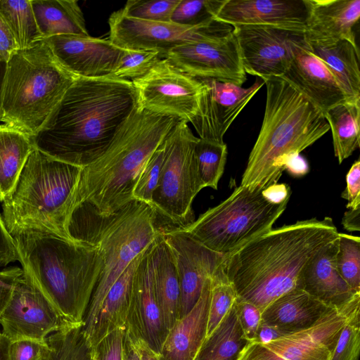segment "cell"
I'll return each instance as SVG.
<instances>
[{
	"mask_svg": "<svg viewBox=\"0 0 360 360\" xmlns=\"http://www.w3.org/2000/svg\"><path fill=\"white\" fill-rule=\"evenodd\" d=\"M360 310V293L333 308L312 326L266 344L248 342L237 360H330L341 330Z\"/></svg>",
	"mask_w": 360,
	"mask_h": 360,
	"instance_id": "obj_12",
	"label": "cell"
},
{
	"mask_svg": "<svg viewBox=\"0 0 360 360\" xmlns=\"http://www.w3.org/2000/svg\"><path fill=\"white\" fill-rule=\"evenodd\" d=\"M18 50L19 48L13 32L0 15V59L7 63Z\"/></svg>",
	"mask_w": 360,
	"mask_h": 360,
	"instance_id": "obj_49",
	"label": "cell"
},
{
	"mask_svg": "<svg viewBox=\"0 0 360 360\" xmlns=\"http://www.w3.org/2000/svg\"><path fill=\"white\" fill-rule=\"evenodd\" d=\"M344 229L349 231H360V208L348 209L342 219Z\"/></svg>",
	"mask_w": 360,
	"mask_h": 360,
	"instance_id": "obj_54",
	"label": "cell"
},
{
	"mask_svg": "<svg viewBox=\"0 0 360 360\" xmlns=\"http://www.w3.org/2000/svg\"><path fill=\"white\" fill-rule=\"evenodd\" d=\"M47 348L46 342L30 340L8 342L6 360H43Z\"/></svg>",
	"mask_w": 360,
	"mask_h": 360,
	"instance_id": "obj_45",
	"label": "cell"
},
{
	"mask_svg": "<svg viewBox=\"0 0 360 360\" xmlns=\"http://www.w3.org/2000/svg\"><path fill=\"white\" fill-rule=\"evenodd\" d=\"M338 236L321 248L302 270L296 284L330 308H338L356 294L338 271L335 257Z\"/></svg>",
	"mask_w": 360,
	"mask_h": 360,
	"instance_id": "obj_23",
	"label": "cell"
},
{
	"mask_svg": "<svg viewBox=\"0 0 360 360\" xmlns=\"http://www.w3.org/2000/svg\"><path fill=\"white\" fill-rule=\"evenodd\" d=\"M288 202H274L266 188L240 185L193 223L177 229L208 249L228 255L271 230Z\"/></svg>",
	"mask_w": 360,
	"mask_h": 360,
	"instance_id": "obj_8",
	"label": "cell"
},
{
	"mask_svg": "<svg viewBox=\"0 0 360 360\" xmlns=\"http://www.w3.org/2000/svg\"><path fill=\"white\" fill-rule=\"evenodd\" d=\"M160 59L156 51L124 50L118 67L110 77L132 82L147 74Z\"/></svg>",
	"mask_w": 360,
	"mask_h": 360,
	"instance_id": "obj_42",
	"label": "cell"
},
{
	"mask_svg": "<svg viewBox=\"0 0 360 360\" xmlns=\"http://www.w3.org/2000/svg\"><path fill=\"white\" fill-rule=\"evenodd\" d=\"M6 64L7 63L0 59V122H1L2 119L3 88L6 70Z\"/></svg>",
	"mask_w": 360,
	"mask_h": 360,
	"instance_id": "obj_56",
	"label": "cell"
},
{
	"mask_svg": "<svg viewBox=\"0 0 360 360\" xmlns=\"http://www.w3.org/2000/svg\"><path fill=\"white\" fill-rule=\"evenodd\" d=\"M153 279L155 290L167 331L179 319L181 290L177 271L162 230L153 243Z\"/></svg>",
	"mask_w": 360,
	"mask_h": 360,
	"instance_id": "obj_29",
	"label": "cell"
},
{
	"mask_svg": "<svg viewBox=\"0 0 360 360\" xmlns=\"http://www.w3.org/2000/svg\"><path fill=\"white\" fill-rule=\"evenodd\" d=\"M132 83L141 109L187 123L198 112L201 82L181 72L165 58Z\"/></svg>",
	"mask_w": 360,
	"mask_h": 360,
	"instance_id": "obj_13",
	"label": "cell"
},
{
	"mask_svg": "<svg viewBox=\"0 0 360 360\" xmlns=\"http://www.w3.org/2000/svg\"><path fill=\"white\" fill-rule=\"evenodd\" d=\"M101 219L104 223L96 234L86 240L97 245L103 266L82 321L86 339L112 285L161 232L151 207L135 200L115 214Z\"/></svg>",
	"mask_w": 360,
	"mask_h": 360,
	"instance_id": "obj_9",
	"label": "cell"
},
{
	"mask_svg": "<svg viewBox=\"0 0 360 360\" xmlns=\"http://www.w3.org/2000/svg\"><path fill=\"white\" fill-rule=\"evenodd\" d=\"M0 15L13 32L19 49H28L44 40L31 0H0Z\"/></svg>",
	"mask_w": 360,
	"mask_h": 360,
	"instance_id": "obj_34",
	"label": "cell"
},
{
	"mask_svg": "<svg viewBox=\"0 0 360 360\" xmlns=\"http://www.w3.org/2000/svg\"><path fill=\"white\" fill-rule=\"evenodd\" d=\"M309 51L333 74L347 101H360L359 53L358 46L346 39L320 38L305 32Z\"/></svg>",
	"mask_w": 360,
	"mask_h": 360,
	"instance_id": "obj_25",
	"label": "cell"
},
{
	"mask_svg": "<svg viewBox=\"0 0 360 360\" xmlns=\"http://www.w3.org/2000/svg\"><path fill=\"white\" fill-rule=\"evenodd\" d=\"M224 261L211 278V297L206 337L219 325L237 298L235 290L225 273Z\"/></svg>",
	"mask_w": 360,
	"mask_h": 360,
	"instance_id": "obj_37",
	"label": "cell"
},
{
	"mask_svg": "<svg viewBox=\"0 0 360 360\" xmlns=\"http://www.w3.org/2000/svg\"><path fill=\"white\" fill-rule=\"evenodd\" d=\"M177 121L137 106L105 151L82 167L68 219L90 212L107 218L134 200L141 171Z\"/></svg>",
	"mask_w": 360,
	"mask_h": 360,
	"instance_id": "obj_3",
	"label": "cell"
},
{
	"mask_svg": "<svg viewBox=\"0 0 360 360\" xmlns=\"http://www.w3.org/2000/svg\"><path fill=\"white\" fill-rule=\"evenodd\" d=\"M109 40L124 50L156 51L161 58L174 46L200 38L207 23L190 27L148 21L124 15L121 9L113 12L108 20Z\"/></svg>",
	"mask_w": 360,
	"mask_h": 360,
	"instance_id": "obj_18",
	"label": "cell"
},
{
	"mask_svg": "<svg viewBox=\"0 0 360 360\" xmlns=\"http://www.w3.org/2000/svg\"><path fill=\"white\" fill-rule=\"evenodd\" d=\"M180 0H129L121 9L129 18L170 22L172 13Z\"/></svg>",
	"mask_w": 360,
	"mask_h": 360,
	"instance_id": "obj_41",
	"label": "cell"
},
{
	"mask_svg": "<svg viewBox=\"0 0 360 360\" xmlns=\"http://www.w3.org/2000/svg\"><path fill=\"white\" fill-rule=\"evenodd\" d=\"M153 243L143 252L136 270L126 328L159 355L167 331L153 283Z\"/></svg>",
	"mask_w": 360,
	"mask_h": 360,
	"instance_id": "obj_20",
	"label": "cell"
},
{
	"mask_svg": "<svg viewBox=\"0 0 360 360\" xmlns=\"http://www.w3.org/2000/svg\"><path fill=\"white\" fill-rule=\"evenodd\" d=\"M143 252L129 265L105 297L91 332L86 339L93 348L111 331L126 327L134 276Z\"/></svg>",
	"mask_w": 360,
	"mask_h": 360,
	"instance_id": "obj_28",
	"label": "cell"
},
{
	"mask_svg": "<svg viewBox=\"0 0 360 360\" xmlns=\"http://www.w3.org/2000/svg\"><path fill=\"white\" fill-rule=\"evenodd\" d=\"M68 323L24 274L11 291L0 316L1 339L46 342L51 333Z\"/></svg>",
	"mask_w": 360,
	"mask_h": 360,
	"instance_id": "obj_15",
	"label": "cell"
},
{
	"mask_svg": "<svg viewBox=\"0 0 360 360\" xmlns=\"http://www.w3.org/2000/svg\"><path fill=\"white\" fill-rule=\"evenodd\" d=\"M233 30L214 19L202 37L174 46L163 58L191 77L241 86L247 77Z\"/></svg>",
	"mask_w": 360,
	"mask_h": 360,
	"instance_id": "obj_11",
	"label": "cell"
},
{
	"mask_svg": "<svg viewBox=\"0 0 360 360\" xmlns=\"http://www.w3.org/2000/svg\"><path fill=\"white\" fill-rule=\"evenodd\" d=\"M162 235L171 252L179 276V319L196 304L206 281L212 277L225 255L208 249L177 228L163 229Z\"/></svg>",
	"mask_w": 360,
	"mask_h": 360,
	"instance_id": "obj_17",
	"label": "cell"
},
{
	"mask_svg": "<svg viewBox=\"0 0 360 360\" xmlns=\"http://www.w3.org/2000/svg\"><path fill=\"white\" fill-rule=\"evenodd\" d=\"M11 291L12 290L0 288V316L9 301Z\"/></svg>",
	"mask_w": 360,
	"mask_h": 360,
	"instance_id": "obj_57",
	"label": "cell"
},
{
	"mask_svg": "<svg viewBox=\"0 0 360 360\" xmlns=\"http://www.w3.org/2000/svg\"><path fill=\"white\" fill-rule=\"evenodd\" d=\"M331 309L295 288L269 305L262 313V321L289 334L312 326Z\"/></svg>",
	"mask_w": 360,
	"mask_h": 360,
	"instance_id": "obj_26",
	"label": "cell"
},
{
	"mask_svg": "<svg viewBox=\"0 0 360 360\" xmlns=\"http://www.w3.org/2000/svg\"><path fill=\"white\" fill-rule=\"evenodd\" d=\"M338 233L331 218H311L272 229L225 255L224 271L237 299L255 305L262 313L296 288L308 262Z\"/></svg>",
	"mask_w": 360,
	"mask_h": 360,
	"instance_id": "obj_2",
	"label": "cell"
},
{
	"mask_svg": "<svg viewBox=\"0 0 360 360\" xmlns=\"http://www.w3.org/2000/svg\"><path fill=\"white\" fill-rule=\"evenodd\" d=\"M125 328H117L98 342L93 348L94 360H122Z\"/></svg>",
	"mask_w": 360,
	"mask_h": 360,
	"instance_id": "obj_44",
	"label": "cell"
},
{
	"mask_svg": "<svg viewBox=\"0 0 360 360\" xmlns=\"http://www.w3.org/2000/svg\"><path fill=\"white\" fill-rule=\"evenodd\" d=\"M134 338L136 341L142 360H161L159 355L149 348L143 341L136 339L134 337Z\"/></svg>",
	"mask_w": 360,
	"mask_h": 360,
	"instance_id": "obj_55",
	"label": "cell"
},
{
	"mask_svg": "<svg viewBox=\"0 0 360 360\" xmlns=\"http://www.w3.org/2000/svg\"><path fill=\"white\" fill-rule=\"evenodd\" d=\"M18 260L14 239L0 214V267L6 266L11 262Z\"/></svg>",
	"mask_w": 360,
	"mask_h": 360,
	"instance_id": "obj_48",
	"label": "cell"
},
{
	"mask_svg": "<svg viewBox=\"0 0 360 360\" xmlns=\"http://www.w3.org/2000/svg\"><path fill=\"white\" fill-rule=\"evenodd\" d=\"M338 273L356 292H360V238L338 233V248L335 257Z\"/></svg>",
	"mask_w": 360,
	"mask_h": 360,
	"instance_id": "obj_38",
	"label": "cell"
},
{
	"mask_svg": "<svg viewBox=\"0 0 360 360\" xmlns=\"http://www.w3.org/2000/svg\"><path fill=\"white\" fill-rule=\"evenodd\" d=\"M281 78L323 113L347 101L333 74L309 51L308 44L295 49L290 64Z\"/></svg>",
	"mask_w": 360,
	"mask_h": 360,
	"instance_id": "obj_22",
	"label": "cell"
},
{
	"mask_svg": "<svg viewBox=\"0 0 360 360\" xmlns=\"http://www.w3.org/2000/svg\"><path fill=\"white\" fill-rule=\"evenodd\" d=\"M248 342L235 302L219 325L205 338L193 360H237Z\"/></svg>",
	"mask_w": 360,
	"mask_h": 360,
	"instance_id": "obj_32",
	"label": "cell"
},
{
	"mask_svg": "<svg viewBox=\"0 0 360 360\" xmlns=\"http://www.w3.org/2000/svg\"><path fill=\"white\" fill-rule=\"evenodd\" d=\"M238 321L245 338L252 341L262 321V312L254 304L236 298Z\"/></svg>",
	"mask_w": 360,
	"mask_h": 360,
	"instance_id": "obj_46",
	"label": "cell"
},
{
	"mask_svg": "<svg viewBox=\"0 0 360 360\" xmlns=\"http://www.w3.org/2000/svg\"><path fill=\"white\" fill-rule=\"evenodd\" d=\"M305 32L313 37L346 39L356 45L354 27L360 18V0H309Z\"/></svg>",
	"mask_w": 360,
	"mask_h": 360,
	"instance_id": "obj_27",
	"label": "cell"
},
{
	"mask_svg": "<svg viewBox=\"0 0 360 360\" xmlns=\"http://www.w3.org/2000/svg\"><path fill=\"white\" fill-rule=\"evenodd\" d=\"M43 360H92L93 347L84 335L82 324H67L46 338Z\"/></svg>",
	"mask_w": 360,
	"mask_h": 360,
	"instance_id": "obj_35",
	"label": "cell"
},
{
	"mask_svg": "<svg viewBox=\"0 0 360 360\" xmlns=\"http://www.w3.org/2000/svg\"><path fill=\"white\" fill-rule=\"evenodd\" d=\"M291 176L300 177L307 174L309 171V167L306 159L300 154H295L291 156L284 166Z\"/></svg>",
	"mask_w": 360,
	"mask_h": 360,
	"instance_id": "obj_51",
	"label": "cell"
},
{
	"mask_svg": "<svg viewBox=\"0 0 360 360\" xmlns=\"http://www.w3.org/2000/svg\"><path fill=\"white\" fill-rule=\"evenodd\" d=\"M31 4L44 39L62 34L89 36L77 1L31 0Z\"/></svg>",
	"mask_w": 360,
	"mask_h": 360,
	"instance_id": "obj_30",
	"label": "cell"
},
{
	"mask_svg": "<svg viewBox=\"0 0 360 360\" xmlns=\"http://www.w3.org/2000/svg\"><path fill=\"white\" fill-rule=\"evenodd\" d=\"M34 148L30 136L7 124L0 125V202L13 189Z\"/></svg>",
	"mask_w": 360,
	"mask_h": 360,
	"instance_id": "obj_31",
	"label": "cell"
},
{
	"mask_svg": "<svg viewBox=\"0 0 360 360\" xmlns=\"http://www.w3.org/2000/svg\"><path fill=\"white\" fill-rule=\"evenodd\" d=\"M309 0H223L214 20L229 25H272L307 30Z\"/></svg>",
	"mask_w": 360,
	"mask_h": 360,
	"instance_id": "obj_21",
	"label": "cell"
},
{
	"mask_svg": "<svg viewBox=\"0 0 360 360\" xmlns=\"http://www.w3.org/2000/svg\"><path fill=\"white\" fill-rule=\"evenodd\" d=\"M347 186L342 198L347 201V209L360 208V161L356 160L346 176Z\"/></svg>",
	"mask_w": 360,
	"mask_h": 360,
	"instance_id": "obj_47",
	"label": "cell"
},
{
	"mask_svg": "<svg viewBox=\"0 0 360 360\" xmlns=\"http://www.w3.org/2000/svg\"><path fill=\"white\" fill-rule=\"evenodd\" d=\"M360 310L345 324L330 360H359Z\"/></svg>",
	"mask_w": 360,
	"mask_h": 360,
	"instance_id": "obj_43",
	"label": "cell"
},
{
	"mask_svg": "<svg viewBox=\"0 0 360 360\" xmlns=\"http://www.w3.org/2000/svg\"><path fill=\"white\" fill-rule=\"evenodd\" d=\"M44 40L60 65L80 77H110L124 52L109 39L90 36L62 34Z\"/></svg>",
	"mask_w": 360,
	"mask_h": 360,
	"instance_id": "obj_19",
	"label": "cell"
},
{
	"mask_svg": "<svg viewBox=\"0 0 360 360\" xmlns=\"http://www.w3.org/2000/svg\"><path fill=\"white\" fill-rule=\"evenodd\" d=\"M164 151L162 142L143 166L134 188L132 193L134 200L150 205L153 194L161 173Z\"/></svg>",
	"mask_w": 360,
	"mask_h": 360,
	"instance_id": "obj_40",
	"label": "cell"
},
{
	"mask_svg": "<svg viewBox=\"0 0 360 360\" xmlns=\"http://www.w3.org/2000/svg\"><path fill=\"white\" fill-rule=\"evenodd\" d=\"M332 131L334 153L339 163L359 148L360 101H345L324 113Z\"/></svg>",
	"mask_w": 360,
	"mask_h": 360,
	"instance_id": "obj_33",
	"label": "cell"
},
{
	"mask_svg": "<svg viewBox=\"0 0 360 360\" xmlns=\"http://www.w3.org/2000/svg\"><path fill=\"white\" fill-rule=\"evenodd\" d=\"M245 73L262 79L281 77L297 47L307 44L305 31L272 25H233Z\"/></svg>",
	"mask_w": 360,
	"mask_h": 360,
	"instance_id": "obj_14",
	"label": "cell"
},
{
	"mask_svg": "<svg viewBox=\"0 0 360 360\" xmlns=\"http://www.w3.org/2000/svg\"><path fill=\"white\" fill-rule=\"evenodd\" d=\"M24 271L18 266L4 269L0 271V288L12 290L23 276Z\"/></svg>",
	"mask_w": 360,
	"mask_h": 360,
	"instance_id": "obj_52",
	"label": "cell"
},
{
	"mask_svg": "<svg viewBox=\"0 0 360 360\" xmlns=\"http://www.w3.org/2000/svg\"><path fill=\"white\" fill-rule=\"evenodd\" d=\"M223 0H180L174 8L171 22L197 27L214 20Z\"/></svg>",
	"mask_w": 360,
	"mask_h": 360,
	"instance_id": "obj_39",
	"label": "cell"
},
{
	"mask_svg": "<svg viewBox=\"0 0 360 360\" xmlns=\"http://www.w3.org/2000/svg\"><path fill=\"white\" fill-rule=\"evenodd\" d=\"M138 106L132 82L77 77L40 130L34 148L84 167L108 148Z\"/></svg>",
	"mask_w": 360,
	"mask_h": 360,
	"instance_id": "obj_1",
	"label": "cell"
},
{
	"mask_svg": "<svg viewBox=\"0 0 360 360\" xmlns=\"http://www.w3.org/2000/svg\"><path fill=\"white\" fill-rule=\"evenodd\" d=\"M1 333H0V342H1Z\"/></svg>",
	"mask_w": 360,
	"mask_h": 360,
	"instance_id": "obj_58",
	"label": "cell"
},
{
	"mask_svg": "<svg viewBox=\"0 0 360 360\" xmlns=\"http://www.w3.org/2000/svg\"><path fill=\"white\" fill-rule=\"evenodd\" d=\"M198 79L202 84L201 94L198 112L191 123L199 139L223 143L227 129L264 81L257 77L252 86L243 88L213 79Z\"/></svg>",
	"mask_w": 360,
	"mask_h": 360,
	"instance_id": "obj_16",
	"label": "cell"
},
{
	"mask_svg": "<svg viewBox=\"0 0 360 360\" xmlns=\"http://www.w3.org/2000/svg\"><path fill=\"white\" fill-rule=\"evenodd\" d=\"M285 335L278 328L261 321L254 339L250 342L266 344Z\"/></svg>",
	"mask_w": 360,
	"mask_h": 360,
	"instance_id": "obj_50",
	"label": "cell"
},
{
	"mask_svg": "<svg viewBox=\"0 0 360 360\" xmlns=\"http://www.w3.org/2000/svg\"><path fill=\"white\" fill-rule=\"evenodd\" d=\"M198 139L186 121L178 120L163 141V164L150 205L162 230L182 228L195 220L192 204L204 188L195 156Z\"/></svg>",
	"mask_w": 360,
	"mask_h": 360,
	"instance_id": "obj_10",
	"label": "cell"
},
{
	"mask_svg": "<svg viewBox=\"0 0 360 360\" xmlns=\"http://www.w3.org/2000/svg\"><path fill=\"white\" fill-rule=\"evenodd\" d=\"M92 360H94V356H93V359H92Z\"/></svg>",
	"mask_w": 360,
	"mask_h": 360,
	"instance_id": "obj_59",
	"label": "cell"
},
{
	"mask_svg": "<svg viewBox=\"0 0 360 360\" xmlns=\"http://www.w3.org/2000/svg\"><path fill=\"white\" fill-rule=\"evenodd\" d=\"M195 156L203 188L217 190L226 162V144L199 139L195 146Z\"/></svg>",
	"mask_w": 360,
	"mask_h": 360,
	"instance_id": "obj_36",
	"label": "cell"
},
{
	"mask_svg": "<svg viewBox=\"0 0 360 360\" xmlns=\"http://www.w3.org/2000/svg\"><path fill=\"white\" fill-rule=\"evenodd\" d=\"M263 80L266 88L264 118L240 182L250 188L278 183L288 159L330 129L323 113L283 78Z\"/></svg>",
	"mask_w": 360,
	"mask_h": 360,
	"instance_id": "obj_5",
	"label": "cell"
},
{
	"mask_svg": "<svg viewBox=\"0 0 360 360\" xmlns=\"http://www.w3.org/2000/svg\"><path fill=\"white\" fill-rule=\"evenodd\" d=\"M122 360H142L136 341L127 328L124 334Z\"/></svg>",
	"mask_w": 360,
	"mask_h": 360,
	"instance_id": "obj_53",
	"label": "cell"
},
{
	"mask_svg": "<svg viewBox=\"0 0 360 360\" xmlns=\"http://www.w3.org/2000/svg\"><path fill=\"white\" fill-rule=\"evenodd\" d=\"M82 169L34 148L2 202L1 216L10 233L34 230L72 240L66 222Z\"/></svg>",
	"mask_w": 360,
	"mask_h": 360,
	"instance_id": "obj_6",
	"label": "cell"
},
{
	"mask_svg": "<svg viewBox=\"0 0 360 360\" xmlns=\"http://www.w3.org/2000/svg\"><path fill=\"white\" fill-rule=\"evenodd\" d=\"M211 297V278L191 310L169 330L159 356L161 360H193L206 338Z\"/></svg>",
	"mask_w": 360,
	"mask_h": 360,
	"instance_id": "obj_24",
	"label": "cell"
},
{
	"mask_svg": "<svg viewBox=\"0 0 360 360\" xmlns=\"http://www.w3.org/2000/svg\"><path fill=\"white\" fill-rule=\"evenodd\" d=\"M11 234L24 274L65 322L82 324L103 266L97 245L34 230Z\"/></svg>",
	"mask_w": 360,
	"mask_h": 360,
	"instance_id": "obj_4",
	"label": "cell"
},
{
	"mask_svg": "<svg viewBox=\"0 0 360 360\" xmlns=\"http://www.w3.org/2000/svg\"><path fill=\"white\" fill-rule=\"evenodd\" d=\"M77 77L60 65L44 39L18 50L6 64L1 122L33 137Z\"/></svg>",
	"mask_w": 360,
	"mask_h": 360,
	"instance_id": "obj_7",
	"label": "cell"
}]
</instances>
